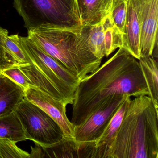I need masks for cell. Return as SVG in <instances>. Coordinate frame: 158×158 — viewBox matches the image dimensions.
<instances>
[{"instance_id": "6", "label": "cell", "mask_w": 158, "mask_h": 158, "mask_svg": "<svg viewBox=\"0 0 158 158\" xmlns=\"http://www.w3.org/2000/svg\"><path fill=\"white\" fill-rule=\"evenodd\" d=\"M15 112L21 121L27 139L45 147L59 142L64 137L57 123L42 109L26 98Z\"/></svg>"}, {"instance_id": "7", "label": "cell", "mask_w": 158, "mask_h": 158, "mask_svg": "<svg viewBox=\"0 0 158 158\" xmlns=\"http://www.w3.org/2000/svg\"><path fill=\"white\" fill-rule=\"evenodd\" d=\"M128 95L118 96L95 112L84 123L74 127V139L81 147H94L113 116Z\"/></svg>"}, {"instance_id": "5", "label": "cell", "mask_w": 158, "mask_h": 158, "mask_svg": "<svg viewBox=\"0 0 158 158\" xmlns=\"http://www.w3.org/2000/svg\"><path fill=\"white\" fill-rule=\"evenodd\" d=\"M14 6L27 30L82 26L77 0H14Z\"/></svg>"}, {"instance_id": "2", "label": "cell", "mask_w": 158, "mask_h": 158, "mask_svg": "<svg viewBox=\"0 0 158 158\" xmlns=\"http://www.w3.org/2000/svg\"><path fill=\"white\" fill-rule=\"evenodd\" d=\"M158 111L148 95L128 100L102 158H158Z\"/></svg>"}, {"instance_id": "19", "label": "cell", "mask_w": 158, "mask_h": 158, "mask_svg": "<svg viewBox=\"0 0 158 158\" xmlns=\"http://www.w3.org/2000/svg\"><path fill=\"white\" fill-rule=\"evenodd\" d=\"M18 35L7 36L4 40L6 53L13 65L19 66L28 63L27 58L21 47Z\"/></svg>"}, {"instance_id": "25", "label": "cell", "mask_w": 158, "mask_h": 158, "mask_svg": "<svg viewBox=\"0 0 158 158\" xmlns=\"http://www.w3.org/2000/svg\"><path fill=\"white\" fill-rule=\"evenodd\" d=\"M2 70V69L1 67V66H0V73H1Z\"/></svg>"}, {"instance_id": "16", "label": "cell", "mask_w": 158, "mask_h": 158, "mask_svg": "<svg viewBox=\"0 0 158 158\" xmlns=\"http://www.w3.org/2000/svg\"><path fill=\"white\" fill-rule=\"evenodd\" d=\"M104 34L105 56L109 57L118 48L123 47V34L115 26L110 13L102 21Z\"/></svg>"}, {"instance_id": "14", "label": "cell", "mask_w": 158, "mask_h": 158, "mask_svg": "<svg viewBox=\"0 0 158 158\" xmlns=\"http://www.w3.org/2000/svg\"><path fill=\"white\" fill-rule=\"evenodd\" d=\"M148 90V96L158 111V62L152 55L140 57L138 60Z\"/></svg>"}, {"instance_id": "11", "label": "cell", "mask_w": 158, "mask_h": 158, "mask_svg": "<svg viewBox=\"0 0 158 158\" xmlns=\"http://www.w3.org/2000/svg\"><path fill=\"white\" fill-rule=\"evenodd\" d=\"M25 96L22 87L0 73V116L15 112Z\"/></svg>"}, {"instance_id": "8", "label": "cell", "mask_w": 158, "mask_h": 158, "mask_svg": "<svg viewBox=\"0 0 158 158\" xmlns=\"http://www.w3.org/2000/svg\"><path fill=\"white\" fill-rule=\"evenodd\" d=\"M25 93V98L41 108L57 123L64 137L74 139L75 126L66 114L67 104L33 86H30Z\"/></svg>"}, {"instance_id": "13", "label": "cell", "mask_w": 158, "mask_h": 158, "mask_svg": "<svg viewBox=\"0 0 158 158\" xmlns=\"http://www.w3.org/2000/svg\"><path fill=\"white\" fill-rule=\"evenodd\" d=\"M131 97L127 96L113 116L105 130L94 145V158H102L103 153L116 134L123 120L128 100Z\"/></svg>"}, {"instance_id": "9", "label": "cell", "mask_w": 158, "mask_h": 158, "mask_svg": "<svg viewBox=\"0 0 158 158\" xmlns=\"http://www.w3.org/2000/svg\"><path fill=\"white\" fill-rule=\"evenodd\" d=\"M144 2V0H128L123 35L122 48L137 60L140 56V36Z\"/></svg>"}, {"instance_id": "12", "label": "cell", "mask_w": 158, "mask_h": 158, "mask_svg": "<svg viewBox=\"0 0 158 158\" xmlns=\"http://www.w3.org/2000/svg\"><path fill=\"white\" fill-rule=\"evenodd\" d=\"M82 26L100 23L112 9L113 0H77Z\"/></svg>"}, {"instance_id": "4", "label": "cell", "mask_w": 158, "mask_h": 158, "mask_svg": "<svg viewBox=\"0 0 158 158\" xmlns=\"http://www.w3.org/2000/svg\"><path fill=\"white\" fill-rule=\"evenodd\" d=\"M20 37L21 47L28 63L18 67L32 86L67 105L73 104L80 81L30 38Z\"/></svg>"}, {"instance_id": "23", "label": "cell", "mask_w": 158, "mask_h": 158, "mask_svg": "<svg viewBox=\"0 0 158 158\" xmlns=\"http://www.w3.org/2000/svg\"><path fill=\"white\" fill-rule=\"evenodd\" d=\"M8 34L6 29L0 27V66L2 70L14 66L10 61L5 51L4 40Z\"/></svg>"}, {"instance_id": "21", "label": "cell", "mask_w": 158, "mask_h": 158, "mask_svg": "<svg viewBox=\"0 0 158 158\" xmlns=\"http://www.w3.org/2000/svg\"><path fill=\"white\" fill-rule=\"evenodd\" d=\"M128 0H113L111 16L114 23L123 34L127 15Z\"/></svg>"}, {"instance_id": "20", "label": "cell", "mask_w": 158, "mask_h": 158, "mask_svg": "<svg viewBox=\"0 0 158 158\" xmlns=\"http://www.w3.org/2000/svg\"><path fill=\"white\" fill-rule=\"evenodd\" d=\"M0 158H30V153L19 148L14 141L0 138Z\"/></svg>"}, {"instance_id": "22", "label": "cell", "mask_w": 158, "mask_h": 158, "mask_svg": "<svg viewBox=\"0 0 158 158\" xmlns=\"http://www.w3.org/2000/svg\"><path fill=\"white\" fill-rule=\"evenodd\" d=\"M1 73L22 87L24 90L27 89L30 86H32L30 80L17 66L14 65L10 68L2 70Z\"/></svg>"}, {"instance_id": "3", "label": "cell", "mask_w": 158, "mask_h": 158, "mask_svg": "<svg viewBox=\"0 0 158 158\" xmlns=\"http://www.w3.org/2000/svg\"><path fill=\"white\" fill-rule=\"evenodd\" d=\"M27 36L79 81L101 65L102 60L90 51L82 26L33 28L28 30Z\"/></svg>"}, {"instance_id": "18", "label": "cell", "mask_w": 158, "mask_h": 158, "mask_svg": "<svg viewBox=\"0 0 158 158\" xmlns=\"http://www.w3.org/2000/svg\"><path fill=\"white\" fill-rule=\"evenodd\" d=\"M43 147L46 158H80V150L74 139L64 137L59 142Z\"/></svg>"}, {"instance_id": "15", "label": "cell", "mask_w": 158, "mask_h": 158, "mask_svg": "<svg viewBox=\"0 0 158 158\" xmlns=\"http://www.w3.org/2000/svg\"><path fill=\"white\" fill-rule=\"evenodd\" d=\"M0 138L18 142L27 140L24 130L15 112L0 116Z\"/></svg>"}, {"instance_id": "17", "label": "cell", "mask_w": 158, "mask_h": 158, "mask_svg": "<svg viewBox=\"0 0 158 158\" xmlns=\"http://www.w3.org/2000/svg\"><path fill=\"white\" fill-rule=\"evenodd\" d=\"M82 26L90 51L97 58L102 60L105 54L104 29L102 23Z\"/></svg>"}, {"instance_id": "1", "label": "cell", "mask_w": 158, "mask_h": 158, "mask_svg": "<svg viewBox=\"0 0 158 158\" xmlns=\"http://www.w3.org/2000/svg\"><path fill=\"white\" fill-rule=\"evenodd\" d=\"M138 60L123 48L79 82L72 105L76 126L118 96L148 95Z\"/></svg>"}, {"instance_id": "10", "label": "cell", "mask_w": 158, "mask_h": 158, "mask_svg": "<svg viewBox=\"0 0 158 158\" xmlns=\"http://www.w3.org/2000/svg\"><path fill=\"white\" fill-rule=\"evenodd\" d=\"M158 0H144L140 36V57L152 55L157 45Z\"/></svg>"}, {"instance_id": "24", "label": "cell", "mask_w": 158, "mask_h": 158, "mask_svg": "<svg viewBox=\"0 0 158 158\" xmlns=\"http://www.w3.org/2000/svg\"><path fill=\"white\" fill-rule=\"evenodd\" d=\"M34 147L31 146L30 158H45L46 153L44 147L38 143H35Z\"/></svg>"}]
</instances>
